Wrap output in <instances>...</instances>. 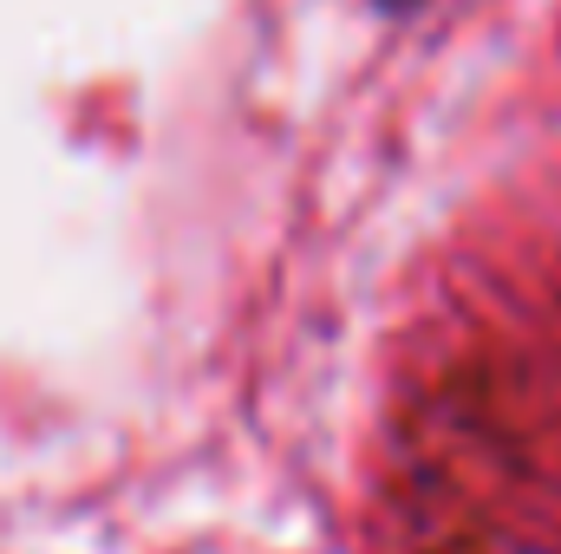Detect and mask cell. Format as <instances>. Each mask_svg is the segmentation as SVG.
<instances>
[{"mask_svg": "<svg viewBox=\"0 0 561 554\" xmlns=\"http://www.w3.org/2000/svg\"><path fill=\"white\" fill-rule=\"evenodd\" d=\"M379 7H386V13H412L419 0H379Z\"/></svg>", "mask_w": 561, "mask_h": 554, "instance_id": "6da1fadb", "label": "cell"}]
</instances>
